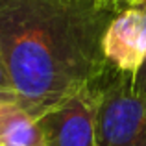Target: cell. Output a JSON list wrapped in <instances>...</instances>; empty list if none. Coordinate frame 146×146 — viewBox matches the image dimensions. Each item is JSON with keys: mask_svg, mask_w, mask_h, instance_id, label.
Segmentation results:
<instances>
[{"mask_svg": "<svg viewBox=\"0 0 146 146\" xmlns=\"http://www.w3.org/2000/svg\"><path fill=\"white\" fill-rule=\"evenodd\" d=\"M115 13L102 0H0V52L33 118L102 78V39Z\"/></svg>", "mask_w": 146, "mask_h": 146, "instance_id": "cell-1", "label": "cell"}, {"mask_svg": "<svg viewBox=\"0 0 146 146\" xmlns=\"http://www.w3.org/2000/svg\"><path fill=\"white\" fill-rule=\"evenodd\" d=\"M9 100H17V96H15L13 93H0V104L9 102Z\"/></svg>", "mask_w": 146, "mask_h": 146, "instance_id": "cell-8", "label": "cell"}, {"mask_svg": "<svg viewBox=\"0 0 146 146\" xmlns=\"http://www.w3.org/2000/svg\"><path fill=\"white\" fill-rule=\"evenodd\" d=\"M94 91L96 146H146V100L133 89V76L107 67Z\"/></svg>", "mask_w": 146, "mask_h": 146, "instance_id": "cell-2", "label": "cell"}, {"mask_svg": "<svg viewBox=\"0 0 146 146\" xmlns=\"http://www.w3.org/2000/svg\"><path fill=\"white\" fill-rule=\"evenodd\" d=\"M131 6H146V0H131Z\"/></svg>", "mask_w": 146, "mask_h": 146, "instance_id": "cell-9", "label": "cell"}, {"mask_svg": "<svg viewBox=\"0 0 146 146\" xmlns=\"http://www.w3.org/2000/svg\"><path fill=\"white\" fill-rule=\"evenodd\" d=\"M35 120L44 146H96L94 83L46 109Z\"/></svg>", "mask_w": 146, "mask_h": 146, "instance_id": "cell-3", "label": "cell"}, {"mask_svg": "<svg viewBox=\"0 0 146 146\" xmlns=\"http://www.w3.org/2000/svg\"><path fill=\"white\" fill-rule=\"evenodd\" d=\"M102 2H104V0H102Z\"/></svg>", "mask_w": 146, "mask_h": 146, "instance_id": "cell-10", "label": "cell"}, {"mask_svg": "<svg viewBox=\"0 0 146 146\" xmlns=\"http://www.w3.org/2000/svg\"><path fill=\"white\" fill-rule=\"evenodd\" d=\"M0 146H44L37 120L17 100L0 104Z\"/></svg>", "mask_w": 146, "mask_h": 146, "instance_id": "cell-5", "label": "cell"}, {"mask_svg": "<svg viewBox=\"0 0 146 146\" xmlns=\"http://www.w3.org/2000/svg\"><path fill=\"white\" fill-rule=\"evenodd\" d=\"M133 89L146 100V59H144L143 67L137 70V74L133 76Z\"/></svg>", "mask_w": 146, "mask_h": 146, "instance_id": "cell-7", "label": "cell"}, {"mask_svg": "<svg viewBox=\"0 0 146 146\" xmlns=\"http://www.w3.org/2000/svg\"><path fill=\"white\" fill-rule=\"evenodd\" d=\"M102 50L113 70L135 76L146 59V6L118 9L104 33Z\"/></svg>", "mask_w": 146, "mask_h": 146, "instance_id": "cell-4", "label": "cell"}, {"mask_svg": "<svg viewBox=\"0 0 146 146\" xmlns=\"http://www.w3.org/2000/svg\"><path fill=\"white\" fill-rule=\"evenodd\" d=\"M0 93H13L11 78H9V72H7V67H6V61H4L2 52H0Z\"/></svg>", "mask_w": 146, "mask_h": 146, "instance_id": "cell-6", "label": "cell"}]
</instances>
